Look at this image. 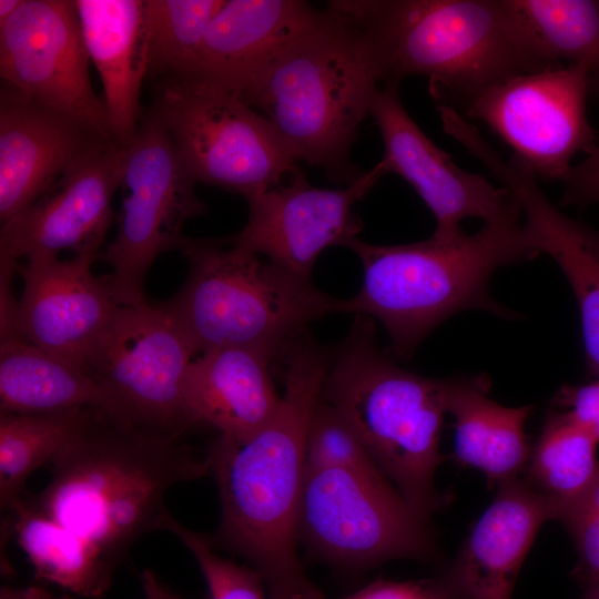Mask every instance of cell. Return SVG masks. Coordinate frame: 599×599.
Returning <instances> with one entry per match:
<instances>
[{"instance_id":"cell-1","label":"cell","mask_w":599,"mask_h":599,"mask_svg":"<svg viewBox=\"0 0 599 599\" xmlns=\"http://www.w3.org/2000/svg\"><path fill=\"white\" fill-rule=\"evenodd\" d=\"M285 388L276 415L254 435H220L206 458L221 516L212 546L247 560L268 599H318L296 554L305 475L306 434L321 396L331 351L306 333L281 358Z\"/></svg>"},{"instance_id":"cell-2","label":"cell","mask_w":599,"mask_h":599,"mask_svg":"<svg viewBox=\"0 0 599 599\" xmlns=\"http://www.w3.org/2000/svg\"><path fill=\"white\" fill-rule=\"evenodd\" d=\"M210 473L180 440L120 424L95 410L82 432L51 461L39 494L23 493L37 510L97 547L115 568L132 545L160 530L174 486Z\"/></svg>"},{"instance_id":"cell-3","label":"cell","mask_w":599,"mask_h":599,"mask_svg":"<svg viewBox=\"0 0 599 599\" xmlns=\"http://www.w3.org/2000/svg\"><path fill=\"white\" fill-rule=\"evenodd\" d=\"M365 33L383 84L429 79L465 108L491 87L551 65L509 0H339ZM557 67V65H556Z\"/></svg>"},{"instance_id":"cell-4","label":"cell","mask_w":599,"mask_h":599,"mask_svg":"<svg viewBox=\"0 0 599 599\" xmlns=\"http://www.w3.org/2000/svg\"><path fill=\"white\" fill-rule=\"evenodd\" d=\"M380 83L361 27L327 4L238 93L271 123L296 162L348 185L364 173L351 164L349 151Z\"/></svg>"},{"instance_id":"cell-5","label":"cell","mask_w":599,"mask_h":599,"mask_svg":"<svg viewBox=\"0 0 599 599\" xmlns=\"http://www.w3.org/2000/svg\"><path fill=\"white\" fill-rule=\"evenodd\" d=\"M359 258L364 280L358 293L339 300L338 313L377 318L394 354L412 357L419 343L439 324L466 309H481L505 318L517 314L489 293L500 267L532 261L524 223L511 219L456 238L379 245L354 238L347 246Z\"/></svg>"},{"instance_id":"cell-6","label":"cell","mask_w":599,"mask_h":599,"mask_svg":"<svg viewBox=\"0 0 599 599\" xmlns=\"http://www.w3.org/2000/svg\"><path fill=\"white\" fill-rule=\"evenodd\" d=\"M321 397L344 417L417 515L426 519L440 506L435 474L444 460L446 379L400 367L378 346L373 318L356 315L331 352Z\"/></svg>"},{"instance_id":"cell-7","label":"cell","mask_w":599,"mask_h":599,"mask_svg":"<svg viewBox=\"0 0 599 599\" xmlns=\"http://www.w3.org/2000/svg\"><path fill=\"white\" fill-rule=\"evenodd\" d=\"M182 287L159 302L196 354L246 347L281 359L311 323L338 313L339 300L285 268L224 238L186 237Z\"/></svg>"},{"instance_id":"cell-8","label":"cell","mask_w":599,"mask_h":599,"mask_svg":"<svg viewBox=\"0 0 599 599\" xmlns=\"http://www.w3.org/2000/svg\"><path fill=\"white\" fill-rule=\"evenodd\" d=\"M150 111L196 183L250 201L298 170L271 123L231 89L191 78L162 80Z\"/></svg>"},{"instance_id":"cell-9","label":"cell","mask_w":599,"mask_h":599,"mask_svg":"<svg viewBox=\"0 0 599 599\" xmlns=\"http://www.w3.org/2000/svg\"><path fill=\"white\" fill-rule=\"evenodd\" d=\"M123 146L122 205L114 238L100 252L111 272L103 280L120 306L148 303L146 274L163 253L181 250L184 224L206 213L196 181L167 132L149 111Z\"/></svg>"},{"instance_id":"cell-10","label":"cell","mask_w":599,"mask_h":599,"mask_svg":"<svg viewBox=\"0 0 599 599\" xmlns=\"http://www.w3.org/2000/svg\"><path fill=\"white\" fill-rule=\"evenodd\" d=\"M194 355L187 337L158 303L120 306L85 373L106 397L109 417L179 440L193 426L183 385Z\"/></svg>"},{"instance_id":"cell-11","label":"cell","mask_w":599,"mask_h":599,"mask_svg":"<svg viewBox=\"0 0 599 599\" xmlns=\"http://www.w3.org/2000/svg\"><path fill=\"white\" fill-rule=\"evenodd\" d=\"M298 537L327 560L361 567L425 558L433 540L426 519L380 470L307 465Z\"/></svg>"},{"instance_id":"cell-12","label":"cell","mask_w":599,"mask_h":599,"mask_svg":"<svg viewBox=\"0 0 599 599\" xmlns=\"http://www.w3.org/2000/svg\"><path fill=\"white\" fill-rule=\"evenodd\" d=\"M589 72L557 65L509 78L468 103L467 120L488 126L511 160L537 179L564 181L578 153L590 154L597 135L587 114Z\"/></svg>"},{"instance_id":"cell-13","label":"cell","mask_w":599,"mask_h":599,"mask_svg":"<svg viewBox=\"0 0 599 599\" xmlns=\"http://www.w3.org/2000/svg\"><path fill=\"white\" fill-rule=\"evenodd\" d=\"M89 61L74 0H24L0 27L6 84L114 142Z\"/></svg>"},{"instance_id":"cell-14","label":"cell","mask_w":599,"mask_h":599,"mask_svg":"<svg viewBox=\"0 0 599 599\" xmlns=\"http://www.w3.org/2000/svg\"><path fill=\"white\" fill-rule=\"evenodd\" d=\"M398 87L382 84L373 101L370 115L384 143V154L373 169L380 176L397 174L414 187L436 220L432 236L456 238L469 217L485 223L521 217L517 200L505 186L465 171L422 131L404 108Z\"/></svg>"},{"instance_id":"cell-15","label":"cell","mask_w":599,"mask_h":599,"mask_svg":"<svg viewBox=\"0 0 599 599\" xmlns=\"http://www.w3.org/2000/svg\"><path fill=\"white\" fill-rule=\"evenodd\" d=\"M123 146L102 141L78 159L30 206L1 224L0 268L21 258L74 254L100 247L113 223L112 201L121 186Z\"/></svg>"},{"instance_id":"cell-16","label":"cell","mask_w":599,"mask_h":599,"mask_svg":"<svg viewBox=\"0 0 599 599\" xmlns=\"http://www.w3.org/2000/svg\"><path fill=\"white\" fill-rule=\"evenodd\" d=\"M380 177L372 169L339 189L312 185L298 169L291 183L278 184L247 201L248 217L227 243L311 280L319 254L331 246H347L363 230L354 205Z\"/></svg>"},{"instance_id":"cell-17","label":"cell","mask_w":599,"mask_h":599,"mask_svg":"<svg viewBox=\"0 0 599 599\" xmlns=\"http://www.w3.org/2000/svg\"><path fill=\"white\" fill-rule=\"evenodd\" d=\"M99 256L94 251L67 260L38 255L16 268L23 283L18 333L84 373L120 307L103 277L92 273Z\"/></svg>"},{"instance_id":"cell-18","label":"cell","mask_w":599,"mask_h":599,"mask_svg":"<svg viewBox=\"0 0 599 599\" xmlns=\"http://www.w3.org/2000/svg\"><path fill=\"white\" fill-rule=\"evenodd\" d=\"M457 142L512 194L521 209L528 243L551 257L565 274L580 313L587 367L598 377L599 230L566 215L546 196L529 170L505 160L476 126L460 129Z\"/></svg>"},{"instance_id":"cell-19","label":"cell","mask_w":599,"mask_h":599,"mask_svg":"<svg viewBox=\"0 0 599 599\" xmlns=\"http://www.w3.org/2000/svg\"><path fill=\"white\" fill-rule=\"evenodd\" d=\"M108 141L11 87L0 94V221L37 201L78 159Z\"/></svg>"},{"instance_id":"cell-20","label":"cell","mask_w":599,"mask_h":599,"mask_svg":"<svg viewBox=\"0 0 599 599\" xmlns=\"http://www.w3.org/2000/svg\"><path fill=\"white\" fill-rule=\"evenodd\" d=\"M559 512L556 501L517 479L497 486L450 572L435 582L445 599H510L538 529Z\"/></svg>"},{"instance_id":"cell-21","label":"cell","mask_w":599,"mask_h":599,"mask_svg":"<svg viewBox=\"0 0 599 599\" xmlns=\"http://www.w3.org/2000/svg\"><path fill=\"white\" fill-rule=\"evenodd\" d=\"M301 0H229L211 20L191 78L240 92L282 49L319 17Z\"/></svg>"},{"instance_id":"cell-22","label":"cell","mask_w":599,"mask_h":599,"mask_svg":"<svg viewBox=\"0 0 599 599\" xmlns=\"http://www.w3.org/2000/svg\"><path fill=\"white\" fill-rule=\"evenodd\" d=\"M84 45L103 88L113 140L126 144L143 118L141 89L149 75L144 0H74Z\"/></svg>"},{"instance_id":"cell-23","label":"cell","mask_w":599,"mask_h":599,"mask_svg":"<svg viewBox=\"0 0 599 599\" xmlns=\"http://www.w3.org/2000/svg\"><path fill=\"white\" fill-rule=\"evenodd\" d=\"M274 361L266 352L246 347L202 353L191 362L183 385L191 423L209 424L235 439L254 435L281 406L271 375Z\"/></svg>"},{"instance_id":"cell-24","label":"cell","mask_w":599,"mask_h":599,"mask_svg":"<svg viewBox=\"0 0 599 599\" xmlns=\"http://www.w3.org/2000/svg\"><path fill=\"white\" fill-rule=\"evenodd\" d=\"M484 375L446 379V409L454 417L455 456L484 473L490 486L517 479L530 459L525 424L532 406H502L488 396Z\"/></svg>"},{"instance_id":"cell-25","label":"cell","mask_w":599,"mask_h":599,"mask_svg":"<svg viewBox=\"0 0 599 599\" xmlns=\"http://www.w3.org/2000/svg\"><path fill=\"white\" fill-rule=\"evenodd\" d=\"M92 408L109 416L106 397L83 370L21 335L1 338L0 413H52Z\"/></svg>"},{"instance_id":"cell-26","label":"cell","mask_w":599,"mask_h":599,"mask_svg":"<svg viewBox=\"0 0 599 599\" xmlns=\"http://www.w3.org/2000/svg\"><path fill=\"white\" fill-rule=\"evenodd\" d=\"M7 511L39 579L85 598L109 590L115 567L91 542L33 508L23 494Z\"/></svg>"},{"instance_id":"cell-27","label":"cell","mask_w":599,"mask_h":599,"mask_svg":"<svg viewBox=\"0 0 599 599\" xmlns=\"http://www.w3.org/2000/svg\"><path fill=\"white\" fill-rule=\"evenodd\" d=\"M95 409L52 413H0V507L9 510L26 481L82 432Z\"/></svg>"},{"instance_id":"cell-28","label":"cell","mask_w":599,"mask_h":599,"mask_svg":"<svg viewBox=\"0 0 599 599\" xmlns=\"http://www.w3.org/2000/svg\"><path fill=\"white\" fill-rule=\"evenodd\" d=\"M509 1L545 59L585 68L590 93H599V1Z\"/></svg>"},{"instance_id":"cell-29","label":"cell","mask_w":599,"mask_h":599,"mask_svg":"<svg viewBox=\"0 0 599 599\" xmlns=\"http://www.w3.org/2000/svg\"><path fill=\"white\" fill-rule=\"evenodd\" d=\"M598 444L567 412L550 413L529 459L528 474L535 489L556 501L561 511L598 478Z\"/></svg>"},{"instance_id":"cell-30","label":"cell","mask_w":599,"mask_h":599,"mask_svg":"<svg viewBox=\"0 0 599 599\" xmlns=\"http://www.w3.org/2000/svg\"><path fill=\"white\" fill-rule=\"evenodd\" d=\"M225 0H144L149 75L184 77Z\"/></svg>"},{"instance_id":"cell-31","label":"cell","mask_w":599,"mask_h":599,"mask_svg":"<svg viewBox=\"0 0 599 599\" xmlns=\"http://www.w3.org/2000/svg\"><path fill=\"white\" fill-rule=\"evenodd\" d=\"M161 530L173 534L193 555L206 582L209 599H268L261 575L219 556L207 535L185 527L170 511L162 519Z\"/></svg>"},{"instance_id":"cell-32","label":"cell","mask_w":599,"mask_h":599,"mask_svg":"<svg viewBox=\"0 0 599 599\" xmlns=\"http://www.w3.org/2000/svg\"><path fill=\"white\" fill-rule=\"evenodd\" d=\"M305 460L307 466L380 470L344 417L321 396L307 428Z\"/></svg>"},{"instance_id":"cell-33","label":"cell","mask_w":599,"mask_h":599,"mask_svg":"<svg viewBox=\"0 0 599 599\" xmlns=\"http://www.w3.org/2000/svg\"><path fill=\"white\" fill-rule=\"evenodd\" d=\"M560 520L573 539L577 573L587 587L599 581V476L579 498L565 506Z\"/></svg>"},{"instance_id":"cell-34","label":"cell","mask_w":599,"mask_h":599,"mask_svg":"<svg viewBox=\"0 0 599 599\" xmlns=\"http://www.w3.org/2000/svg\"><path fill=\"white\" fill-rule=\"evenodd\" d=\"M552 403L587 428L599 441V376L582 385H564Z\"/></svg>"},{"instance_id":"cell-35","label":"cell","mask_w":599,"mask_h":599,"mask_svg":"<svg viewBox=\"0 0 599 599\" xmlns=\"http://www.w3.org/2000/svg\"><path fill=\"white\" fill-rule=\"evenodd\" d=\"M562 182V206L599 204V142L585 160L572 165Z\"/></svg>"},{"instance_id":"cell-36","label":"cell","mask_w":599,"mask_h":599,"mask_svg":"<svg viewBox=\"0 0 599 599\" xmlns=\"http://www.w3.org/2000/svg\"><path fill=\"white\" fill-rule=\"evenodd\" d=\"M319 599H328L324 595ZM337 599H445L435 582H396L376 580L348 596Z\"/></svg>"},{"instance_id":"cell-37","label":"cell","mask_w":599,"mask_h":599,"mask_svg":"<svg viewBox=\"0 0 599 599\" xmlns=\"http://www.w3.org/2000/svg\"><path fill=\"white\" fill-rule=\"evenodd\" d=\"M0 599H72L69 596L54 595L40 586L9 587L2 586Z\"/></svg>"},{"instance_id":"cell-38","label":"cell","mask_w":599,"mask_h":599,"mask_svg":"<svg viewBox=\"0 0 599 599\" xmlns=\"http://www.w3.org/2000/svg\"><path fill=\"white\" fill-rule=\"evenodd\" d=\"M140 580L144 599H183L164 586L151 569H144L140 575Z\"/></svg>"},{"instance_id":"cell-39","label":"cell","mask_w":599,"mask_h":599,"mask_svg":"<svg viewBox=\"0 0 599 599\" xmlns=\"http://www.w3.org/2000/svg\"><path fill=\"white\" fill-rule=\"evenodd\" d=\"M24 0H0V27L20 9Z\"/></svg>"},{"instance_id":"cell-40","label":"cell","mask_w":599,"mask_h":599,"mask_svg":"<svg viewBox=\"0 0 599 599\" xmlns=\"http://www.w3.org/2000/svg\"><path fill=\"white\" fill-rule=\"evenodd\" d=\"M582 599H599V581L587 587L586 593Z\"/></svg>"}]
</instances>
